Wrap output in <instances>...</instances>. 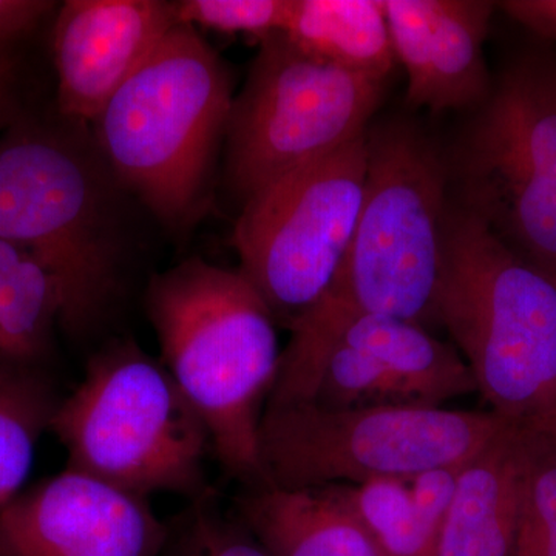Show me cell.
<instances>
[{"label":"cell","instance_id":"22","mask_svg":"<svg viewBox=\"0 0 556 556\" xmlns=\"http://www.w3.org/2000/svg\"><path fill=\"white\" fill-rule=\"evenodd\" d=\"M189 503L160 556H269L239 518L222 514L214 489Z\"/></svg>","mask_w":556,"mask_h":556},{"label":"cell","instance_id":"4","mask_svg":"<svg viewBox=\"0 0 556 556\" xmlns=\"http://www.w3.org/2000/svg\"><path fill=\"white\" fill-rule=\"evenodd\" d=\"M97 148L22 118L0 138V239L27 249L60 281L62 329L90 334L118 298L123 243Z\"/></svg>","mask_w":556,"mask_h":556},{"label":"cell","instance_id":"24","mask_svg":"<svg viewBox=\"0 0 556 556\" xmlns=\"http://www.w3.org/2000/svg\"><path fill=\"white\" fill-rule=\"evenodd\" d=\"M464 464L430 468V470L420 471L415 477L407 479L413 508H415L420 526L430 538L433 548L444 519L447 517L448 508L452 506L453 497H455L457 481H459Z\"/></svg>","mask_w":556,"mask_h":556},{"label":"cell","instance_id":"11","mask_svg":"<svg viewBox=\"0 0 556 556\" xmlns=\"http://www.w3.org/2000/svg\"><path fill=\"white\" fill-rule=\"evenodd\" d=\"M167 535L149 500L68 467L0 510V556H160Z\"/></svg>","mask_w":556,"mask_h":556},{"label":"cell","instance_id":"1","mask_svg":"<svg viewBox=\"0 0 556 556\" xmlns=\"http://www.w3.org/2000/svg\"><path fill=\"white\" fill-rule=\"evenodd\" d=\"M161 362L206 424L225 473L262 486L260 424L281 351L276 318L240 269L189 258L150 280Z\"/></svg>","mask_w":556,"mask_h":556},{"label":"cell","instance_id":"17","mask_svg":"<svg viewBox=\"0 0 556 556\" xmlns=\"http://www.w3.org/2000/svg\"><path fill=\"white\" fill-rule=\"evenodd\" d=\"M64 309L56 277L27 249L0 239V368L46 371Z\"/></svg>","mask_w":556,"mask_h":556},{"label":"cell","instance_id":"18","mask_svg":"<svg viewBox=\"0 0 556 556\" xmlns=\"http://www.w3.org/2000/svg\"><path fill=\"white\" fill-rule=\"evenodd\" d=\"M283 33L314 56L383 83L396 61L382 0H292Z\"/></svg>","mask_w":556,"mask_h":556},{"label":"cell","instance_id":"21","mask_svg":"<svg viewBox=\"0 0 556 556\" xmlns=\"http://www.w3.org/2000/svg\"><path fill=\"white\" fill-rule=\"evenodd\" d=\"M521 431V503L514 556H556V428Z\"/></svg>","mask_w":556,"mask_h":556},{"label":"cell","instance_id":"7","mask_svg":"<svg viewBox=\"0 0 556 556\" xmlns=\"http://www.w3.org/2000/svg\"><path fill=\"white\" fill-rule=\"evenodd\" d=\"M453 203L556 283V62L504 73L447 160Z\"/></svg>","mask_w":556,"mask_h":556},{"label":"cell","instance_id":"13","mask_svg":"<svg viewBox=\"0 0 556 556\" xmlns=\"http://www.w3.org/2000/svg\"><path fill=\"white\" fill-rule=\"evenodd\" d=\"M177 24L174 2H65L53 28L62 118L76 126L93 123Z\"/></svg>","mask_w":556,"mask_h":556},{"label":"cell","instance_id":"2","mask_svg":"<svg viewBox=\"0 0 556 556\" xmlns=\"http://www.w3.org/2000/svg\"><path fill=\"white\" fill-rule=\"evenodd\" d=\"M434 318L490 412L521 430L556 428V283L453 201Z\"/></svg>","mask_w":556,"mask_h":556},{"label":"cell","instance_id":"12","mask_svg":"<svg viewBox=\"0 0 556 556\" xmlns=\"http://www.w3.org/2000/svg\"><path fill=\"white\" fill-rule=\"evenodd\" d=\"M269 405L305 402L321 356L334 343L365 351L404 387L417 407L477 393L466 361L448 343L413 321L378 314L346 313L316 303L288 328Z\"/></svg>","mask_w":556,"mask_h":556},{"label":"cell","instance_id":"15","mask_svg":"<svg viewBox=\"0 0 556 556\" xmlns=\"http://www.w3.org/2000/svg\"><path fill=\"white\" fill-rule=\"evenodd\" d=\"M522 481V431L508 426L460 470L431 556H514Z\"/></svg>","mask_w":556,"mask_h":556},{"label":"cell","instance_id":"10","mask_svg":"<svg viewBox=\"0 0 556 556\" xmlns=\"http://www.w3.org/2000/svg\"><path fill=\"white\" fill-rule=\"evenodd\" d=\"M365 179L367 134L243 204L232 239L239 269L278 325L291 327L338 276L361 215Z\"/></svg>","mask_w":556,"mask_h":556},{"label":"cell","instance_id":"14","mask_svg":"<svg viewBox=\"0 0 556 556\" xmlns=\"http://www.w3.org/2000/svg\"><path fill=\"white\" fill-rule=\"evenodd\" d=\"M394 56L408 76L413 108L441 113L479 108L492 91L484 40L496 3L382 0Z\"/></svg>","mask_w":556,"mask_h":556},{"label":"cell","instance_id":"19","mask_svg":"<svg viewBox=\"0 0 556 556\" xmlns=\"http://www.w3.org/2000/svg\"><path fill=\"white\" fill-rule=\"evenodd\" d=\"M60 402L46 371L0 368V510L24 489Z\"/></svg>","mask_w":556,"mask_h":556},{"label":"cell","instance_id":"9","mask_svg":"<svg viewBox=\"0 0 556 556\" xmlns=\"http://www.w3.org/2000/svg\"><path fill=\"white\" fill-rule=\"evenodd\" d=\"M383 80L320 60L285 33L260 40L226 129V178L243 204L367 134Z\"/></svg>","mask_w":556,"mask_h":556},{"label":"cell","instance_id":"23","mask_svg":"<svg viewBox=\"0 0 556 556\" xmlns=\"http://www.w3.org/2000/svg\"><path fill=\"white\" fill-rule=\"evenodd\" d=\"M174 5L178 24L262 40L285 31L292 0H181Z\"/></svg>","mask_w":556,"mask_h":556},{"label":"cell","instance_id":"16","mask_svg":"<svg viewBox=\"0 0 556 556\" xmlns=\"http://www.w3.org/2000/svg\"><path fill=\"white\" fill-rule=\"evenodd\" d=\"M237 514L269 556H382L329 485L249 486Z\"/></svg>","mask_w":556,"mask_h":556},{"label":"cell","instance_id":"20","mask_svg":"<svg viewBox=\"0 0 556 556\" xmlns=\"http://www.w3.org/2000/svg\"><path fill=\"white\" fill-rule=\"evenodd\" d=\"M382 556H431L433 544L413 508L407 479L379 478L331 484Z\"/></svg>","mask_w":556,"mask_h":556},{"label":"cell","instance_id":"25","mask_svg":"<svg viewBox=\"0 0 556 556\" xmlns=\"http://www.w3.org/2000/svg\"><path fill=\"white\" fill-rule=\"evenodd\" d=\"M54 5L47 0H0V46H14L35 30Z\"/></svg>","mask_w":556,"mask_h":556},{"label":"cell","instance_id":"3","mask_svg":"<svg viewBox=\"0 0 556 556\" xmlns=\"http://www.w3.org/2000/svg\"><path fill=\"white\" fill-rule=\"evenodd\" d=\"M232 102L218 54L177 24L91 123L93 144L119 186L179 228L206 207Z\"/></svg>","mask_w":556,"mask_h":556},{"label":"cell","instance_id":"26","mask_svg":"<svg viewBox=\"0 0 556 556\" xmlns=\"http://www.w3.org/2000/svg\"><path fill=\"white\" fill-rule=\"evenodd\" d=\"M20 75L14 46H0V138L21 118Z\"/></svg>","mask_w":556,"mask_h":556},{"label":"cell","instance_id":"5","mask_svg":"<svg viewBox=\"0 0 556 556\" xmlns=\"http://www.w3.org/2000/svg\"><path fill=\"white\" fill-rule=\"evenodd\" d=\"M50 431L67 452L68 468L131 495L193 501L212 490L206 424L163 362L134 340H115L90 358Z\"/></svg>","mask_w":556,"mask_h":556},{"label":"cell","instance_id":"6","mask_svg":"<svg viewBox=\"0 0 556 556\" xmlns=\"http://www.w3.org/2000/svg\"><path fill=\"white\" fill-rule=\"evenodd\" d=\"M447 160L416 126L367 131V179L353 241L320 305L437 325L450 206Z\"/></svg>","mask_w":556,"mask_h":556},{"label":"cell","instance_id":"27","mask_svg":"<svg viewBox=\"0 0 556 556\" xmlns=\"http://www.w3.org/2000/svg\"><path fill=\"white\" fill-rule=\"evenodd\" d=\"M500 5L519 24L556 40V0H508Z\"/></svg>","mask_w":556,"mask_h":556},{"label":"cell","instance_id":"8","mask_svg":"<svg viewBox=\"0 0 556 556\" xmlns=\"http://www.w3.org/2000/svg\"><path fill=\"white\" fill-rule=\"evenodd\" d=\"M508 426L490 409L274 405L260 424L263 485L303 489L408 479L467 463Z\"/></svg>","mask_w":556,"mask_h":556}]
</instances>
